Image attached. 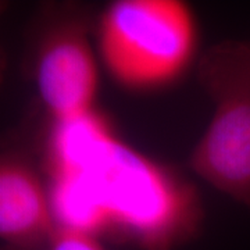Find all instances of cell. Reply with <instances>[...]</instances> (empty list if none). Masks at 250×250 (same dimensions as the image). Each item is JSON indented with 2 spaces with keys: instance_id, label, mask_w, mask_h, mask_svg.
Returning <instances> with one entry per match:
<instances>
[{
  "instance_id": "obj_3",
  "label": "cell",
  "mask_w": 250,
  "mask_h": 250,
  "mask_svg": "<svg viewBox=\"0 0 250 250\" xmlns=\"http://www.w3.org/2000/svg\"><path fill=\"white\" fill-rule=\"evenodd\" d=\"M196 74L213 114L189 167L250 211V38L225 39L203 50Z\"/></svg>"
},
{
  "instance_id": "obj_6",
  "label": "cell",
  "mask_w": 250,
  "mask_h": 250,
  "mask_svg": "<svg viewBox=\"0 0 250 250\" xmlns=\"http://www.w3.org/2000/svg\"><path fill=\"white\" fill-rule=\"evenodd\" d=\"M49 250H108L106 241L96 235L57 231Z\"/></svg>"
},
{
  "instance_id": "obj_2",
  "label": "cell",
  "mask_w": 250,
  "mask_h": 250,
  "mask_svg": "<svg viewBox=\"0 0 250 250\" xmlns=\"http://www.w3.org/2000/svg\"><path fill=\"white\" fill-rule=\"evenodd\" d=\"M103 72L131 95L175 88L196 70L200 24L184 0H114L95 18Z\"/></svg>"
},
{
  "instance_id": "obj_4",
  "label": "cell",
  "mask_w": 250,
  "mask_h": 250,
  "mask_svg": "<svg viewBox=\"0 0 250 250\" xmlns=\"http://www.w3.org/2000/svg\"><path fill=\"white\" fill-rule=\"evenodd\" d=\"M95 18L78 3H46L27 28L24 71L43 117L65 118L99 107L102 65Z\"/></svg>"
},
{
  "instance_id": "obj_1",
  "label": "cell",
  "mask_w": 250,
  "mask_h": 250,
  "mask_svg": "<svg viewBox=\"0 0 250 250\" xmlns=\"http://www.w3.org/2000/svg\"><path fill=\"white\" fill-rule=\"evenodd\" d=\"M57 203L78 232L136 250H179L202 232L197 188L174 166L135 147L118 128L80 170L56 175Z\"/></svg>"
},
{
  "instance_id": "obj_5",
  "label": "cell",
  "mask_w": 250,
  "mask_h": 250,
  "mask_svg": "<svg viewBox=\"0 0 250 250\" xmlns=\"http://www.w3.org/2000/svg\"><path fill=\"white\" fill-rule=\"evenodd\" d=\"M57 232L41 166L24 150L0 152V250H49Z\"/></svg>"
},
{
  "instance_id": "obj_7",
  "label": "cell",
  "mask_w": 250,
  "mask_h": 250,
  "mask_svg": "<svg viewBox=\"0 0 250 250\" xmlns=\"http://www.w3.org/2000/svg\"><path fill=\"white\" fill-rule=\"evenodd\" d=\"M0 9H1V3H0ZM6 74H7V54L0 45V90L6 80Z\"/></svg>"
}]
</instances>
